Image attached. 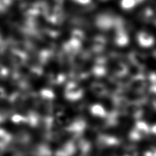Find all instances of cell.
Wrapping results in <instances>:
<instances>
[{"mask_svg":"<svg viewBox=\"0 0 156 156\" xmlns=\"http://www.w3.org/2000/svg\"><path fill=\"white\" fill-rule=\"evenodd\" d=\"M5 96V91L4 90V89L1 87H0V99H2L3 98H4Z\"/></svg>","mask_w":156,"mask_h":156,"instance_id":"7c38bea8","label":"cell"},{"mask_svg":"<svg viewBox=\"0 0 156 156\" xmlns=\"http://www.w3.org/2000/svg\"><path fill=\"white\" fill-rule=\"evenodd\" d=\"M85 127V122L83 121L77 119L66 125L64 129L66 132L74 135L75 138H78L83 132Z\"/></svg>","mask_w":156,"mask_h":156,"instance_id":"7a4b0ae2","label":"cell"},{"mask_svg":"<svg viewBox=\"0 0 156 156\" xmlns=\"http://www.w3.org/2000/svg\"><path fill=\"white\" fill-rule=\"evenodd\" d=\"M5 117H4L3 115H0V124L2 123V122L5 121Z\"/></svg>","mask_w":156,"mask_h":156,"instance_id":"4fadbf2b","label":"cell"},{"mask_svg":"<svg viewBox=\"0 0 156 156\" xmlns=\"http://www.w3.org/2000/svg\"><path fill=\"white\" fill-rule=\"evenodd\" d=\"M12 121L15 124H26V116H24L21 115H14L12 117Z\"/></svg>","mask_w":156,"mask_h":156,"instance_id":"ba28073f","label":"cell"},{"mask_svg":"<svg viewBox=\"0 0 156 156\" xmlns=\"http://www.w3.org/2000/svg\"><path fill=\"white\" fill-rule=\"evenodd\" d=\"M13 135L4 129L0 128V141L9 145L13 141Z\"/></svg>","mask_w":156,"mask_h":156,"instance_id":"8992f818","label":"cell"},{"mask_svg":"<svg viewBox=\"0 0 156 156\" xmlns=\"http://www.w3.org/2000/svg\"><path fill=\"white\" fill-rule=\"evenodd\" d=\"M54 154L51 147L45 143L37 145L32 151L33 156H53Z\"/></svg>","mask_w":156,"mask_h":156,"instance_id":"3957f363","label":"cell"},{"mask_svg":"<svg viewBox=\"0 0 156 156\" xmlns=\"http://www.w3.org/2000/svg\"><path fill=\"white\" fill-rule=\"evenodd\" d=\"M77 146L74 140H69L62 144L58 148L55 153L54 156H73L77 151Z\"/></svg>","mask_w":156,"mask_h":156,"instance_id":"6da1fadb","label":"cell"},{"mask_svg":"<svg viewBox=\"0 0 156 156\" xmlns=\"http://www.w3.org/2000/svg\"><path fill=\"white\" fill-rule=\"evenodd\" d=\"M92 113L97 116H102L104 113V111L102 108L99 105H94L91 109Z\"/></svg>","mask_w":156,"mask_h":156,"instance_id":"30bf717a","label":"cell"},{"mask_svg":"<svg viewBox=\"0 0 156 156\" xmlns=\"http://www.w3.org/2000/svg\"><path fill=\"white\" fill-rule=\"evenodd\" d=\"M15 140L18 144L22 145H26L31 141V136L27 132L21 131L19 132L16 135Z\"/></svg>","mask_w":156,"mask_h":156,"instance_id":"5b68a950","label":"cell"},{"mask_svg":"<svg viewBox=\"0 0 156 156\" xmlns=\"http://www.w3.org/2000/svg\"><path fill=\"white\" fill-rule=\"evenodd\" d=\"M41 95L43 98L47 100H51L54 96V94L52 93V91L49 90H43L41 91Z\"/></svg>","mask_w":156,"mask_h":156,"instance_id":"9c48e42d","label":"cell"},{"mask_svg":"<svg viewBox=\"0 0 156 156\" xmlns=\"http://www.w3.org/2000/svg\"><path fill=\"white\" fill-rule=\"evenodd\" d=\"M81 94L80 89L74 83L68 84L66 88V97L68 99H76Z\"/></svg>","mask_w":156,"mask_h":156,"instance_id":"277c9868","label":"cell"},{"mask_svg":"<svg viewBox=\"0 0 156 156\" xmlns=\"http://www.w3.org/2000/svg\"><path fill=\"white\" fill-rule=\"evenodd\" d=\"M12 60L17 65H21L25 62L26 57L20 51H15L12 54Z\"/></svg>","mask_w":156,"mask_h":156,"instance_id":"52a82bcc","label":"cell"},{"mask_svg":"<svg viewBox=\"0 0 156 156\" xmlns=\"http://www.w3.org/2000/svg\"><path fill=\"white\" fill-rule=\"evenodd\" d=\"M71 35H72V37H73V40H74L76 41H77L79 42L80 40H82V38H83V35H82V32L79 31V30L73 31Z\"/></svg>","mask_w":156,"mask_h":156,"instance_id":"8fae6325","label":"cell"}]
</instances>
